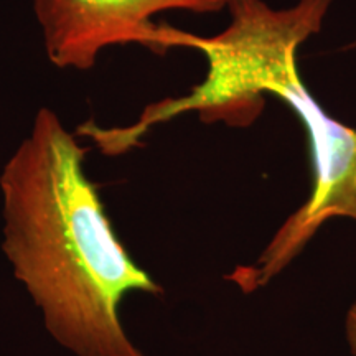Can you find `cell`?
Returning a JSON list of instances; mask_svg holds the SVG:
<instances>
[{
	"instance_id": "1",
	"label": "cell",
	"mask_w": 356,
	"mask_h": 356,
	"mask_svg": "<svg viewBox=\"0 0 356 356\" xmlns=\"http://www.w3.org/2000/svg\"><path fill=\"white\" fill-rule=\"evenodd\" d=\"M332 0H299L274 10L262 0H226L231 24L213 37L181 30L180 48L207 58L203 81L188 95L149 104L127 127L102 129L88 121L78 136L91 139L102 154H126L157 124L197 113L207 124L246 127L264 111V96L274 95L296 111L307 129L314 163V186L304 207L277 231L257 267H241L231 279L243 289L264 286L300 252L320 226L332 218L356 220V131L335 121L318 104L297 71V50L322 26Z\"/></svg>"
},
{
	"instance_id": "2",
	"label": "cell",
	"mask_w": 356,
	"mask_h": 356,
	"mask_svg": "<svg viewBox=\"0 0 356 356\" xmlns=\"http://www.w3.org/2000/svg\"><path fill=\"white\" fill-rule=\"evenodd\" d=\"M79 145L51 109L35 115L29 137L0 175L2 249L48 332L78 356H144L119 315L131 292L162 287L129 256Z\"/></svg>"
},
{
	"instance_id": "3",
	"label": "cell",
	"mask_w": 356,
	"mask_h": 356,
	"mask_svg": "<svg viewBox=\"0 0 356 356\" xmlns=\"http://www.w3.org/2000/svg\"><path fill=\"white\" fill-rule=\"evenodd\" d=\"M226 0H33L48 60L60 70L86 71L115 44L154 53L177 48L180 30L155 25L162 12L216 13Z\"/></svg>"
},
{
	"instance_id": "4",
	"label": "cell",
	"mask_w": 356,
	"mask_h": 356,
	"mask_svg": "<svg viewBox=\"0 0 356 356\" xmlns=\"http://www.w3.org/2000/svg\"><path fill=\"white\" fill-rule=\"evenodd\" d=\"M346 337H348L351 351L356 356V304L351 307L346 317Z\"/></svg>"
}]
</instances>
